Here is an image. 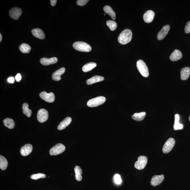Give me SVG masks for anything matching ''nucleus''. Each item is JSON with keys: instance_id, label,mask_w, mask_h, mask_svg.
<instances>
[{"instance_id": "nucleus-15", "label": "nucleus", "mask_w": 190, "mask_h": 190, "mask_svg": "<svg viewBox=\"0 0 190 190\" xmlns=\"http://www.w3.org/2000/svg\"><path fill=\"white\" fill-rule=\"evenodd\" d=\"M40 63L41 64L44 66H48L57 63L58 59L56 57L48 59L47 58H43L40 60Z\"/></svg>"}, {"instance_id": "nucleus-21", "label": "nucleus", "mask_w": 190, "mask_h": 190, "mask_svg": "<svg viewBox=\"0 0 190 190\" xmlns=\"http://www.w3.org/2000/svg\"><path fill=\"white\" fill-rule=\"evenodd\" d=\"M104 80V78L103 77L96 76L92 77L91 78L87 80L86 83L88 85H91L95 83L102 82Z\"/></svg>"}, {"instance_id": "nucleus-4", "label": "nucleus", "mask_w": 190, "mask_h": 190, "mask_svg": "<svg viewBox=\"0 0 190 190\" xmlns=\"http://www.w3.org/2000/svg\"><path fill=\"white\" fill-rule=\"evenodd\" d=\"M106 99L104 97L100 96L90 100L87 103V106L91 108H94L103 104Z\"/></svg>"}, {"instance_id": "nucleus-22", "label": "nucleus", "mask_w": 190, "mask_h": 190, "mask_svg": "<svg viewBox=\"0 0 190 190\" xmlns=\"http://www.w3.org/2000/svg\"><path fill=\"white\" fill-rule=\"evenodd\" d=\"M103 10L106 14H108L109 16H111L113 20H115L116 19V14L113 9L110 6L108 5L105 6L103 7Z\"/></svg>"}, {"instance_id": "nucleus-14", "label": "nucleus", "mask_w": 190, "mask_h": 190, "mask_svg": "<svg viewBox=\"0 0 190 190\" xmlns=\"http://www.w3.org/2000/svg\"><path fill=\"white\" fill-rule=\"evenodd\" d=\"M155 17V13L152 10H148L145 13L143 18L145 22L146 23H150L154 20Z\"/></svg>"}, {"instance_id": "nucleus-36", "label": "nucleus", "mask_w": 190, "mask_h": 190, "mask_svg": "<svg viewBox=\"0 0 190 190\" xmlns=\"http://www.w3.org/2000/svg\"><path fill=\"white\" fill-rule=\"evenodd\" d=\"M15 79L17 82H19L22 79L21 75L19 73H18L15 76Z\"/></svg>"}, {"instance_id": "nucleus-19", "label": "nucleus", "mask_w": 190, "mask_h": 190, "mask_svg": "<svg viewBox=\"0 0 190 190\" xmlns=\"http://www.w3.org/2000/svg\"><path fill=\"white\" fill-rule=\"evenodd\" d=\"M182 56L181 52L179 50H176L171 54L170 59L172 61H176L181 59Z\"/></svg>"}, {"instance_id": "nucleus-37", "label": "nucleus", "mask_w": 190, "mask_h": 190, "mask_svg": "<svg viewBox=\"0 0 190 190\" xmlns=\"http://www.w3.org/2000/svg\"><path fill=\"white\" fill-rule=\"evenodd\" d=\"M7 82L13 84L14 82L15 79L14 78H13V77H9L8 79H7Z\"/></svg>"}, {"instance_id": "nucleus-20", "label": "nucleus", "mask_w": 190, "mask_h": 190, "mask_svg": "<svg viewBox=\"0 0 190 190\" xmlns=\"http://www.w3.org/2000/svg\"><path fill=\"white\" fill-rule=\"evenodd\" d=\"M181 78L182 80H187L190 74V68L185 67L182 68L181 71Z\"/></svg>"}, {"instance_id": "nucleus-5", "label": "nucleus", "mask_w": 190, "mask_h": 190, "mask_svg": "<svg viewBox=\"0 0 190 190\" xmlns=\"http://www.w3.org/2000/svg\"><path fill=\"white\" fill-rule=\"evenodd\" d=\"M148 162V158L145 156H141L138 158V161L135 163V168L139 170L144 169Z\"/></svg>"}, {"instance_id": "nucleus-24", "label": "nucleus", "mask_w": 190, "mask_h": 190, "mask_svg": "<svg viewBox=\"0 0 190 190\" xmlns=\"http://www.w3.org/2000/svg\"><path fill=\"white\" fill-rule=\"evenodd\" d=\"M180 116L178 114H176L175 116V123L174 128L175 130H181L183 128V125L179 123Z\"/></svg>"}, {"instance_id": "nucleus-1", "label": "nucleus", "mask_w": 190, "mask_h": 190, "mask_svg": "<svg viewBox=\"0 0 190 190\" xmlns=\"http://www.w3.org/2000/svg\"><path fill=\"white\" fill-rule=\"evenodd\" d=\"M132 33L130 30H124L118 37V41L120 44L125 45L128 44L132 39Z\"/></svg>"}, {"instance_id": "nucleus-29", "label": "nucleus", "mask_w": 190, "mask_h": 190, "mask_svg": "<svg viewBox=\"0 0 190 190\" xmlns=\"http://www.w3.org/2000/svg\"><path fill=\"white\" fill-rule=\"evenodd\" d=\"M28 107H29V105L27 103H24L22 105L23 112L28 117H30L32 114V111L28 108Z\"/></svg>"}, {"instance_id": "nucleus-26", "label": "nucleus", "mask_w": 190, "mask_h": 190, "mask_svg": "<svg viewBox=\"0 0 190 190\" xmlns=\"http://www.w3.org/2000/svg\"><path fill=\"white\" fill-rule=\"evenodd\" d=\"M4 124L6 127L9 129L14 128L15 126L14 120L10 118H7L3 121Z\"/></svg>"}, {"instance_id": "nucleus-2", "label": "nucleus", "mask_w": 190, "mask_h": 190, "mask_svg": "<svg viewBox=\"0 0 190 190\" xmlns=\"http://www.w3.org/2000/svg\"><path fill=\"white\" fill-rule=\"evenodd\" d=\"M73 46L75 50L81 52H89L92 50L91 47L90 45L81 41L74 43Z\"/></svg>"}, {"instance_id": "nucleus-40", "label": "nucleus", "mask_w": 190, "mask_h": 190, "mask_svg": "<svg viewBox=\"0 0 190 190\" xmlns=\"http://www.w3.org/2000/svg\"><path fill=\"white\" fill-rule=\"evenodd\" d=\"M189 120L190 122V116H189Z\"/></svg>"}, {"instance_id": "nucleus-12", "label": "nucleus", "mask_w": 190, "mask_h": 190, "mask_svg": "<svg viewBox=\"0 0 190 190\" xmlns=\"http://www.w3.org/2000/svg\"><path fill=\"white\" fill-rule=\"evenodd\" d=\"M170 27L168 25L164 26L162 29L159 31L157 35V39L159 40H162L168 33L170 30Z\"/></svg>"}, {"instance_id": "nucleus-7", "label": "nucleus", "mask_w": 190, "mask_h": 190, "mask_svg": "<svg viewBox=\"0 0 190 190\" xmlns=\"http://www.w3.org/2000/svg\"><path fill=\"white\" fill-rule=\"evenodd\" d=\"M65 149V147L63 145L58 143L51 149L50 151V155L51 156L59 155L64 151Z\"/></svg>"}, {"instance_id": "nucleus-13", "label": "nucleus", "mask_w": 190, "mask_h": 190, "mask_svg": "<svg viewBox=\"0 0 190 190\" xmlns=\"http://www.w3.org/2000/svg\"><path fill=\"white\" fill-rule=\"evenodd\" d=\"M33 146L31 144H26L23 146L20 149V154L24 157L28 156L31 153L33 150Z\"/></svg>"}, {"instance_id": "nucleus-6", "label": "nucleus", "mask_w": 190, "mask_h": 190, "mask_svg": "<svg viewBox=\"0 0 190 190\" xmlns=\"http://www.w3.org/2000/svg\"><path fill=\"white\" fill-rule=\"evenodd\" d=\"M175 144V141L173 138L168 139L163 146L162 151L164 153L167 154L170 152Z\"/></svg>"}, {"instance_id": "nucleus-8", "label": "nucleus", "mask_w": 190, "mask_h": 190, "mask_svg": "<svg viewBox=\"0 0 190 190\" xmlns=\"http://www.w3.org/2000/svg\"><path fill=\"white\" fill-rule=\"evenodd\" d=\"M48 116L47 111L44 109H41L37 113V119L40 123H44L48 120Z\"/></svg>"}, {"instance_id": "nucleus-16", "label": "nucleus", "mask_w": 190, "mask_h": 190, "mask_svg": "<svg viewBox=\"0 0 190 190\" xmlns=\"http://www.w3.org/2000/svg\"><path fill=\"white\" fill-rule=\"evenodd\" d=\"M65 68L64 67H62L56 71L52 74V79L56 81L61 80V76L65 72Z\"/></svg>"}, {"instance_id": "nucleus-39", "label": "nucleus", "mask_w": 190, "mask_h": 190, "mask_svg": "<svg viewBox=\"0 0 190 190\" xmlns=\"http://www.w3.org/2000/svg\"><path fill=\"white\" fill-rule=\"evenodd\" d=\"M2 39V35L1 33L0 34V42H1Z\"/></svg>"}, {"instance_id": "nucleus-23", "label": "nucleus", "mask_w": 190, "mask_h": 190, "mask_svg": "<svg viewBox=\"0 0 190 190\" xmlns=\"http://www.w3.org/2000/svg\"><path fill=\"white\" fill-rule=\"evenodd\" d=\"M146 115L145 112H143L140 113H136L133 114L132 118L133 120L137 121H142L144 119Z\"/></svg>"}, {"instance_id": "nucleus-28", "label": "nucleus", "mask_w": 190, "mask_h": 190, "mask_svg": "<svg viewBox=\"0 0 190 190\" xmlns=\"http://www.w3.org/2000/svg\"><path fill=\"white\" fill-rule=\"evenodd\" d=\"M19 50L23 53H29L31 50V47L29 44H22L19 46Z\"/></svg>"}, {"instance_id": "nucleus-3", "label": "nucleus", "mask_w": 190, "mask_h": 190, "mask_svg": "<svg viewBox=\"0 0 190 190\" xmlns=\"http://www.w3.org/2000/svg\"><path fill=\"white\" fill-rule=\"evenodd\" d=\"M137 67L139 72L143 76L148 77L149 76V71L145 63L142 60H139L137 62Z\"/></svg>"}, {"instance_id": "nucleus-31", "label": "nucleus", "mask_w": 190, "mask_h": 190, "mask_svg": "<svg viewBox=\"0 0 190 190\" xmlns=\"http://www.w3.org/2000/svg\"><path fill=\"white\" fill-rule=\"evenodd\" d=\"M106 25L110 28L111 31H114L117 27V24L114 20H108L106 22Z\"/></svg>"}, {"instance_id": "nucleus-18", "label": "nucleus", "mask_w": 190, "mask_h": 190, "mask_svg": "<svg viewBox=\"0 0 190 190\" xmlns=\"http://www.w3.org/2000/svg\"><path fill=\"white\" fill-rule=\"evenodd\" d=\"M32 33L35 37L40 39H44L45 35L44 32L42 30L39 28L33 29L31 31Z\"/></svg>"}, {"instance_id": "nucleus-34", "label": "nucleus", "mask_w": 190, "mask_h": 190, "mask_svg": "<svg viewBox=\"0 0 190 190\" xmlns=\"http://www.w3.org/2000/svg\"><path fill=\"white\" fill-rule=\"evenodd\" d=\"M88 0H78L77 1V4L80 6H84L87 4Z\"/></svg>"}, {"instance_id": "nucleus-27", "label": "nucleus", "mask_w": 190, "mask_h": 190, "mask_svg": "<svg viewBox=\"0 0 190 190\" xmlns=\"http://www.w3.org/2000/svg\"><path fill=\"white\" fill-rule=\"evenodd\" d=\"M74 171L75 173V177L76 180L78 181H81L82 180V170L80 167L76 166L75 167Z\"/></svg>"}, {"instance_id": "nucleus-17", "label": "nucleus", "mask_w": 190, "mask_h": 190, "mask_svg": "<svg viewBox=\"0 0 190 190\" xmlns=\"http://www.w3.org/2000/svg\"><path fill=\"white\" fill-rule=\"evenodd\" d=\"M71 121H72V119L71 117L66 118L60 123L59 126H58V129L59 130H61L65 129L66 127L70 124Z\"/></svg>"}, {"instance_id": "nucleus-35", "label": "nucleus", "mask_w": 190, "mask_h": 190, "mask_svg": "<svg viewBox=\"0 0 190 190\" xmlns=\"http://www.w3.org/2000/svg\"><path fill=\"white\" fill-rule=\"evenodd\" d=\"M185 32L186 33H190V21L187 23L185 27Z\"/></svg>"}, {"instance_id": "nucleus-10", "label": "nucleus", "mask_w": 190, "mask_h": 190, "mask_svg": "<svg viewBox=\"0 0 190 190\" xmlns=\"http://www.w3.org/2000/svg\"><path fill=\"white\" fill-rule=\"evenodd\" d=\"M22 11L18 7H14L9 11V15L11 17L15 20H18L22 14Z\"/></svg>"}, {"instance_id": "nucleus-9", "label": "nucleus", "mask_w": 190, "mask_h": 190, "mask_svg": "<svg viewBox=\"0 0 190 190\" xmlns=\"http://www.w3.org/2000/svg\"><path fill=\"white\" fill-rule=\"evenodd\" d=\"M39 96L41 99L48 103L53 102L55 100V96L52 92L48 93L46 92H42L39 94Z\"/></svg>"}, {"instance_id": "nucleus-25", "label": "nucleus", "mask_w": 190, "mask_h": 190, "mask_svg": "<svg viewBox=\"0 0 190 190\" xmlns=\"http://www.w3.org/2000/svg\"><path fill=\"white\" fill-rule=\"evenodd\" d=\"M97 64L95 63H90L84 65L82 67V70L84 72H87L91 71L96 67Z\"/></svg>"}, {"instance_id": "nucleus-30", "label": "nucleus", "mask_w": 190, "mask_h": 190, "mask_svg": "<svg viewBox=\"0 0 190 190\" xmlns=\"http://www.w3.org/2000/svg\"><path fill=\"white\" fill-rule=\"evenodd\" d=\"M8 165L7 161L5 157L3 156H0V168L2 170H5Z\"/></svg>"}, {"instance_id": "nucleus-41", "label": "nucleus", "mask_w": 190, "mask_h": 190, "mask_svg": "<svg viewBox=\"0 0 190 190\" xmlns=\"http://www.w3.org/2000/svg\"><path fill=\"white\" fill-rule=\"evenodd\" d=\"M104 15H106V14H104Z\"/></svg>"}, {"instance_id": "nucleus-32", "label": "nucleus", "mask_w": 190, "mask_h": 190, "mask_svg": "<svg viewBox=\"0 0 190 190\" xmlns=\"http://www.w3.org/2000/svg\"><path fill=\"white\" fill-rule=\"evenodd\" d=\"M46 175L42 173L34 174L31 175V179L37 180L41 178H45L46 177Z\"/></svg>"}, {"instance_id": "nucleus-38", "label": "nucleus", "mask_w": 190, "mask_h": 190, "mask_svg": "<svg viewBox=\"0 0 190 190\" xmlns=\"http://www.w3.org/2000/svg\"><path fill=\"white\" fill-rule=\"evenodd\" d=\"M57 1H56V0H50L51 4L52 6H54L56 5Z\"/></svg>"}, {"instance_id": "nucleus-11", "label": "nucleus", "mask_w": 190, "mask_h": 190, "mask_svg": "<svg viewBox=\"0 0 190 190\" xmlns=\"http://www.w3.org/2000/svg\"><path fill=\"white\" fill-rule=\"evenodd\" d=\"M165 178L163 175H156L152 177L151 181V184L152 186H157L160 185Z\"/></svg>"}, {"instance_id": "nucleus-33", "label": "nucleus", "mask_w": 190, "mask_h": 190, "mask_svg": "<svg viewBox=\"0 0 190 190\" xmlns=\"http://www.w3.org/2000/svg\"><path fill=\"white\" fill-rule=\"evenodd\" d=\"M114 180L115 183L117 185H120L121 184L122 180L120 175L116 174L114 176Z\"/></svg>"}]
</instances>
